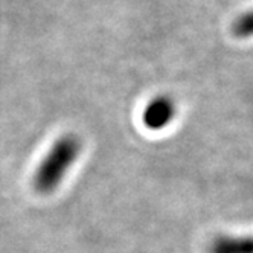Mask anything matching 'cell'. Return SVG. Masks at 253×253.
<instances>
[{
  "label": "cell",
  "instance_id": "cell-4",
  "mask_svg": "<svg viewBox=\"0 0 253 253\" xmlns=\"http://www.w3.org/2000/svg\"><path fill=\"white\" fill-rule=\"evenodd\" d=\"M253 31V19H252V14L250 12H246L243 15H240L237 20L233 23V32L237 37H241V39H246L252 34Z\"/></svg>",
  "mask_w": 253,
  "mask_h": 253
},
{
  "label": "cell",
  "instance_id": "cell-3",
  "mask_svg": "<svg viewBox=\"0 0 253 253\" xmlns=\"http://www.w3.org/2000/svg\"><path fill=\"white\" fill-rule=\"evenodd\" d=\"M208 253H253V243L249 235H220L212 240Z\"/></svg>",
  "mask_w": 253,
  "mask_h": 253
},
{
  "label": "cell",
  "instance_id": "cell-1",
  "mask_svg": "<svg viewBox=\"0 0 253 253\" xmlns=\"http://www.w3.org/2000/svg\"><path fill=\"white\" fill-rule=\"evenodd\" d=\"M81 150L83 142L77 134L67 133L60 136L34 172V189L42 195L55 192L64 182L67 172L77 164Z\"/></svg>",
  "mask_w": 253,
  "mask_h": 253
},
{
  "label": "cell",
  "instance_id": "cell-2",
  "mask_svg": "<svg viewBox=\"0 0 253 253\" xmlns=\"http://www.w3.org/2000/svg\"><path fill=\"white\" fill-rule=\"evenodd\" d=\"M177 115L175 101L168 95H157L145 105L142 112V122L151 131L165 130L172 124Z\"/></svg>",
  "mask_w": 253,
  "mask_h": 253
}]
</instances>
